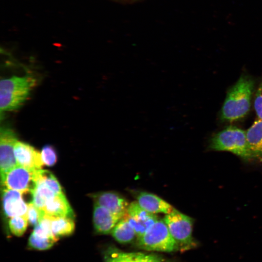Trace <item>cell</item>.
<instances>
[{"label":"cell","mask_w":262,"mask_h":262,"mask_svg":"<svg viewBox=\"0 0 262 262\" xmlns=\"http://www.w3.org/2000/svg\"><path fill=\"white\" fill-rule=\"evenodd\" d=\"M254 86L253 79L243 74L229 90L223 104L221 119L233 122L244 117L248 113Z\"/></svg>","instance_id":"1"},{"label":"cell","mask_w":262,"mask_h":262,"mask_svg":"<svg viewBox=\"0 0 262 262\" xmlns=\"http://www.w3.org/2000/svg\"><path fill=\"white\" fill-rule=\"evenodd\" d=\"M35 79L27 75L4 79L0 83V108L2 111L15 110L27 100L35 85Z\"/></svg>","instance_id":"2"},{"label":"cell","mask_w":262,"mask_h":262,"mask_svg":"<svg viewBox=\"0 0 262 262\" xmlns=\"http://www.w3.org/2000/svg\"><path fill=\"white\" fill-rule=\"evenodd\" d=\"M208 148L212 150L231 152L245 161L253 159L246 131L235 126H229L212 136Z\"/></svg>","instance_id":"3"},{"label":"cell","mask_w":262,"mask_h":262,"mask_svg":"<svg viewBox=\"0 0 262 262\" xmlns=\"http://www.w3.org/2000/svg\"><path fill=\"white\" fill-rule=\"evenodd\" d=\"M138 246L147 251L171 252L180 249L163 219H158L141 237Z\"/></svg>","instance_id":"4"},{"label":"cell","mask_w":262,"mask_h":262,"mask_svg":"<svg viewBox=\"0 0 262 262\" xmlns=\"http://www.w3.org/2000/svg\"><path fill=\"white\" fill-rule=\"evenodd\" d=\"M163 220L180 249L185 250L196 246L192 235L193 218L175 209L165 214Z\"/></svg>","instance_id":"5"},{"label":"cell","mask_w":262,"mask_h":262,"mask_svg":"<svg viewBox=\"0 0 262 262\" xmlns=\"http://www.w3.org/2000/svg\"><path fill=\"white\" fill-rule=\"evenodd\" d=\"M35 171L17 164L5 174L1 184L3 187L25 194L32 193L36 184Z\"/></svg>","instance_id":"6"},{"label":"cell","mask_w":262,"mask_h":262,"mask_svg":"<svg viewBox=\"0 0 262 262\" xmlns=\"http://www.w3.org/2000/svg\"><path fill=\"white\" fill-rule=\"evenodd\" d=\"M17 141L16 132L11 128L3 126L0 131V180L17 165L14 154V146Z\"/></svg>","instance_id":"7"},{"label":"cell","mask_w":262,"mask_h":262,"mask_svg":"<svg viewBox=\"0 0 262 262\" xmlns=\"http://www.w3.org/2000/svg\"><path fill=\"white\" fill-rule=\"evenodd\" d=\"M125 216L133 228L137 238L143 235L159 219L156 214L144 210L136 201L129 204Z\"/></svg>","instance_id":"8"},{"label":"cell","mask_w":262,"mask_h":262,"mask_svg":"<svg viewBox=\"0 0 262 262\" xmlns=\"http://www.w3.org/2000/svg\"><path fill=\"white\" fill-rule=\"evenodd\" d=\"M104 262H170L163 257L152 253L125 252L111 246L104 254Z\"/></svg>","instance_id":"9"},{"label":"cell","mask_w":262,"mask_h":262,"mask_svg":"<svg viewBox=\"0 0 262 262\" xmlns=\"http://www.w3.org/2000/svg\"><path fill=\"white\" fill-rule=\"evenodd\" d=\"M90 196L94 203L105 208L120 218L126 214L130 203L119 193L114 191H104Z\"/></svg>","instance_id":"10"},{"label":"cell","mask_w":262,"mask_h":262,"mask_svg":"<svg viewBox=\"0 0 262 262\" xmlns=\"http://www.w3.org/2000/svg\"><path fill=\"white\" fill-rule=\"evenodd\" d=\"M21 192L3 187L2 205L4 215L8 217L27 216L28 203L24 200Z\"/></svg>","instance_id":"11"},{"label":"cell","mask_w":262,"mask_h":262,"mask_svg":"<svg viewBox=\"0 0 262 262\" xmlns=\"http://www.w3.org/2000/svg\"><path fill=\"white\" fill-rule=\"evenodd\" d=\"M14 154L18 165L32 170L41 169L44 165L41 152L29 144L17 140Z\"/></svg>","instance_id":"12"},{"label":"cell","mask_w":262,"mask_h":262,"mask_svg":"<svg viewBox=\"0 0 262 262\" xmlns=\"http://www.w3.org/2000/svg\"><path fill=\"white\" fill-rule=\"evenodd\" d=\"M131 194L139 205L150 213L167 214L176 209L166 201L153 194L145 191H134Z\"/></svg>","instance_id":"13"},{"label":"cell","mask_w":262,"mask_h":262,"mask_svg":"<svg viewBox=\"0 0 262 262\" xmlns=\"http://www.w3.org/2000/svg\"><path fill=\"white\" fill-rule=\"evenodd\" d=\"M121 218L105 208L94 203L93 221L94 229L97 233L101 234L111 233Z\"/></svg>","instance_id":"14"},{"label":"cell","mask_w":262,"mask_h":262,"mask_svg":"<svg viewBox=\"0 0 262 262\" xmlns=\"http://www.w3.org/2000/svg\"><path fill=\"white\" fill-rule=\"evenodd\" d=\"M42 210L44 215L50 218L62 217L74 218V212L64 193L55 195L49 199Z\"/></svg>","instance_id":"15"},{"label":"cell","mask_w":262,"mask_h":262,"mask_svg":"<svg viewBox=\"0 0 262 262\" xmlns=\"http://www.w3.org/2000/svg\"><path fill=\"white\" fill-rule=\"evenodd\" d=\"M246 132L253 159H262V119L258 118Z\"/></svg>","instance_id":"16"},{"label":"cell","mask_w":262,"mask_h":262,"mask_svg":"<svg viewBox=\"0 0 262 262\" xmlns=\"http://www.w3.org/2000/svg\"><path fill=\"white\" fill-rule=\"evenodd\" d=\"M111 234L117 242L121 244L130 243L136 236L133 228L125 216L119 220Z\"/></svg>","instance_id":"17"},{"label":"cell","mask_w":262,"mask_h":262,"mask_svg":"<svg viewBox=\"0 0 262 262\" xmlns=\"http://www.w3.org/2000/svg\"><path fill=\"white\" fill-rule=\"evenodd\" d=\"M50 219L52 232L57 238L68 236L73 232L75 229L74 218L62 217Z\"/></svg>","instance_id":"18"},{"label":"cell","mask_w":262,"mask_h":262,"mask_svg":"<svg viewBox=\"0 0 262 262\" xmlns=\"http://www.w3.org/2000/svg\"><path fill=\"white\" fill-rule=\"evenodd\" d=\"M35 186L32 192V202L42 209L47 202L56 195L40 180L35 181Z\"/></svg>","instance_id":"19"},{"label":"cell","mask_w":262,"mask_h":262,"mask_svg":"<svg viewBox=\"0 0 262 262\" xmlns=\"http://www.w3.org/2000/svg\"><path fill=\"white\" fill-rule=\"evenodd\" d=\"M35 180L43 182L56 195L63 193L62 187L56 178L48 170L42 169L36 170Z\"/></svg>","instance_id":"20"},{"label":"cell","mask_w":262,"mask_h":262,"mask_svg":"<svg viewBox=\"0 0 262 262\" xmlns=\"http://www.w3.org/2000/svg\"><path fill=\"white\" fill-rule=\"evenodd\" d=\"M58 240L56 238L38 236L32 232L29 238L28 245L32 248L46 250L52 247Z\"/></svg>","instance_id":"21"},{"label":"cell","mask_w":262,"mask_h":262,"mask_svg":"<svg viewBox=\"0 0 262 262\" xmlns=\"http://www.w3.org/2000/svg\"><path fill=\"white\" fill-rule=\"evenodd\" d=\"M27 216H17L10 218L9 228L11 232L16 236H21L25 232L28 224Z\"/></svg>","instance_id":"22"},{"label":"cell","mask_w":262,"mask_h":262,"mask_svg":"<svg viewBox=\"0 0 262 262\" xmlns=\"http://www.w3.org/2000/svg\"><path fill=\"white\" fill-rule=\"evenodd\" d=\"M44 216V213L42 209L36 207L32 201L28 203L27 217L30 225H37Z\"/></svg>","instance_id":"23"},{"label":"cell","mask_w":262,"mask_h":262,"mask_svg":"<svg viewBox=\"0 0 262 262\" xmlns=\"http://www.w3.org/2000/svg\"><path fill=\"white\" fill-rule=\"evenodd\" d=\"M41 154L44 165L52 166L56 164L57 155L55 148L51 145L44 146L41 150Z\"/></svg>","instance_id":"24"},{"label":"cell","mask_w":262,"mask_h":262,"mask_svg":"<svg viewBox=\"0 0 262 262\" xmlns=\"http://www.w3.org/2000/svg\"><path fill=\"white\" fill-rule=\"evenodd\" d=\"M254 107L258 118L262 119V77L255 95Z\"/></svg>","instance_id":"25"}]
</instances>
